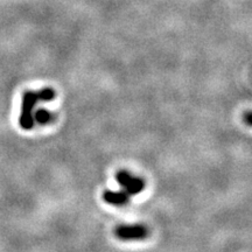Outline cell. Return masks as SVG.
Returning <instances> with one entry per match:
<instances>
[{
    "label": "cell",
    "mask_w": 252,
    "mask_h": 252,
    "mask_svg": "<svg viewBox=\"0 0 252 252\" xmlns=\"http://www.w3.org/2000/svg\"><path fill=\"white\" fill-rule=\"evenodd\" d=\"M103 200L106 203L111 204V206L116 207H123L130 200V195L126 193L125 190L121 191H112V190H106L103 194Z\"/></svg>",
    "instance_id": "277c9868"
},
{
    "label": "cell",
    "mask_w": 252,
    "mask_h": 252,
    "mask_svg": "<svg viewBox=\"0 0 252 252\" xmlns=\"http://www.w3.org/2000/svg\"><path fill=\"white\" fill-rule=\"evenodd\" d=\"M116 180L128 195H137L141 193L145 188V181L141 178L130 174L126 171H119L116 174Z\"/></svg>",
    "instance_id": "7a4b0ae2"
},
{
    "label": "cell",
    "mask_w": 252,
    "mask_h": 252,
    "mask_svg": "<svg viewBox=\"0 0 252 252\" xmlns=\"http://www.w3.org/2000/svg\"><path fill=\"white\" fill-rule=\"evenodd\" d=\"M245 119H247V124L250 125L251 124V112L248 111L245 113Z\"/></svg>",
    "instance_id": "8992f818"
},
{
    "label": "cell",
    "mask_w": 252,
    "mask_h": 252,
    "mask_svg": "<svg viewBox=\"0 0 252 252\" xmlns=\"http://www.w3.org/2000/svg\"><path fill=\"white\" fill-rule=\"evenodd\" d=\"M33 118H34V123H37V124L40 125H47V124H50V123L54 121L55 116L50 111H48V110L39 109L33 115Z\"/></svg>",
    "instance_id": "5b68a950"
},
{
    "label": "cell",
    "mask_w": 252,
    "mask_h": 252,
    "mask_svg": "<svg viewBox=\"0 0 252 252\" xmlns=\"http://www.w3.org/2000/svg\"><path fill=\"white\" fill-rule=\"evenodd\" d=\"M115 235L122 241H135V239L146 238L149 230L141 224L119 225L115 230Z\"/></svg>",
    "instance_id": "3957f363"
},
{
    "label": "cell",
    "mask_w": 252,
    "mask_h": 252,
    "mask_svg": "<svg viewBox=\"0 0 252 252\" xmlns=\"http://www.w3.org/2000/svg\"><path fill=\"white\" fill-rule=\"evenodd\" d=\"M55 93L50 88H46L40 91H26L23 97V106H21V115L19 118V125L24 130H32L34 127V108L39 100L54 99Z\"/></svg>",
    "instance_id": "6da1fadb"
}]
</instances>
